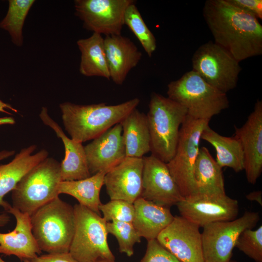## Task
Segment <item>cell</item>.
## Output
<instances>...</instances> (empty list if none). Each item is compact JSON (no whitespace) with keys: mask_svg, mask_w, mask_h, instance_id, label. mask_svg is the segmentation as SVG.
I'll return each mask as SVG.
<instances>
[{"mask_svg":"<svg viewBox=\"0 0 262 262\" xmlns=\"http://www.w3.org/2000/svg\"><path fill=\"white\" fill-rule=\"evenodd\" d=\"M203 16L214 42L239 62L262 54V26L255 16L228 0H207Z\"/></svg>","mask_w":262,"mask_h":262,"instance_id":"6da1fadb","label":"cell"},{"mask_svg":"<svg viewBox=\"0 0 262 262\" xmlns=\"http://www.w3.org/2000/svg\"><path fill=\"white\" fill-rule=\"evenodd\" d=\"M139 103L140 99L136 98L114 105L104 102L79 105L65 102L59 107L65 130L71 139L82 143L120 123Z\"/></svg>","mask_w":262,"mask_h":262,"instance_id":"7a4b0ae2","label":"cell"},{"mask_svg":"<svg viewBox=\"0 0 262 262\" xmlns=\"http://www.w3.org/2000/svg\"><path fill=\"white\" fill-rule=\"evenodd\" d=\"M30 218L33 234L41 251L69 252L75 229L73 206L58 196L38 208Z\"/></svg>","mask_w":262,"mask_h":262,"instance_id":"3957f363","label":"cell"},{"mask_svg":"<svg viewBox=\"0 0 262 262\" xmlns=\"http://www.w3.org/2000/svg\"><path fill=\"white\" fill-rule=\"evenodd\" d=\"M147 115L151 155L167 164L174 156L186 109L168 97L152 93Z\"/></svg>","mask_w":262,"mask_h":262,"instance_id":"277c9868","label":"cell"},{"mask_svg":"<svg viewBox=\"0 0 262 262\" xmlns=\"http://www.w3.org/2000/svg\"><path fill=\"white\" fill-rule=\"evenodd\" d=\"M167 94L185 107L188 115L196 119L210 120L229 107L226 93L209 84L193 70L171 82Z\"/></svg>","mask_w":262,"mask_h":262,"instance_id":"5b68a950","label":"cell"},{"mask_svg":"<svg viewBox=\"0 0 262 262\" xmlns=\"http://www.w3.org/2000/svg\"><path fill=\"white\" fill-rule=\"evenodd\" d=\"M61 163L47 157L30 170L12 191V207L31 215L59 196Z\"/></svg>","mask_w":262,"mask_h":262,"instance_id":"8992f818","label":"cell"},{"mask_svg":"<svg viewBox=\"0 0 262 262\" xmlns=\"http://www.w3.org/2000/svg\"><path fill=\"white\" fill-rule=\"evenodd\" d=\"M73 208L75 229L70 254L79 262L115 261L107 242L106 221L80 204Z\"/></svg>","mask_w":262,"mask_h":262,"instance_id":"52a82bcc","label":"cell"},{"mask_svg":"<svg viewBox=\"0 0 262 262\" xmlns=\"http://www.w3.org/2000/svg\"><path fill=\"white\" fill-rule=\"evenodd\" d=\"M209 122L195 119L187 115L180 130L175 153L166 164L184 198L197 193L194 166L200 148L201 134Z\"/></svg>","mask_w":262,"mask_h":262,"instance_id":"ba28073f","label":"cell"},{"mask_svg":"<svg viewBox=\"0 0 262 262\" xmlns=\"http://www.w3.org/2000/svg\"><path fill=\"white\" fill-rule=\"evenodd\" d=\"M192 62V70L217 89L227 93L236 87L242 69L239 62L214 42L201 45L194 52Z\"/></svg>","mask_w":262,"mask_h":262,"instance_id":"9c48e42d","label":"cell"},{"mask_svg":"<svg viewBox=\"0 0 262 262\" xmlns=\"http://www.w3.org/2000/svg\"><path fill=\"white\" fill-rule=\"evenodd\" d=\"M260 220L258 212H246L238 218L204 226L201 233L203 262H228L241 233L252 229Z\"/></svg>","mask_w":262,"mask_h":262,"instance_id":"30bf717a","label":"cell"},{"mask_svg":"<svg viewBox=\"0 0 262 262\" xmlns=\"http://www.w3.org/2000/svg\"><path fill=\"white\" fill-rule=\"evenodd\" d=\"M134 0H75V15L83 28L93 33L107 35H120L124 16Z\"/></svg>","mask_w":262,"mask_h":262,"instance_id":"8fae6325","label":"cell"},{"mask_svg":"<svg viewBox=\"0 0 262 262\" xmlns=\"http://www.w3.org/2000/svg\"><path fill=\"white\" fill-rule=\"evenodd\" d=\"M181 216L199 227L214 222L235 219L239 211L238 202L225 195H196L184 198L176 205Z\"/></svg>","mask_w":262,"mask_h":262,"instance_id":"7c38bea8","label":"cell"},{"mask_svg":"<svg viewBox=\"0 0 262 262\" xmlns=\"http://www.w3.org/2000/svg\"><path fill=\"white\" fill-rule=\"evenodd\" d=\"M199 228L181 216H175L156 240L182 262H203Z\"/></svg>","mask_w":262,"mask_h":262,"instance_id":"4fadbf2b","label":"cell"},{"mask_svg":"<svg viewBox=\"0 0 262 262\" xmlns=\"http://www.w3.org/2000/svg\"><path fill=\"white\" fill-rule=\"evenodd\" d=\"M142 190L140 197L169 208L184 199L166 163L151 155L142 157Z\"/></svg>","mask_w":262,"mask_h":262,"instance_id":"5bb4252c","label":"cell"},{"mask_svg":"<svg viewBox=\"0 0 262 262\" xmlns=\"http://www.w3.org/2000/svg\"><path fill=\"white\" fill-rule=\"evenodd\" d=\"M234 128V137L240 141L244 152L247 180L254 184L262 172V101L257 100L242 127Z\"/></svg>","mask_w":262,"mask_h":262,"instance_id":"9a60e30c","label":"cell"},{"mask_svg":"<svg viewBox=\"0 0 262 262\" xmlns=\"http://www.w3.org/2000/svg\"><path fill=\"white\" fill-rule=\"evenodd\" d=\"M84 147L91 175L109 171L126 157L120 123L94 139Z\"/></svg>","mask_w":262,"mask_h":262,"instance_id":"2e32d148","label":"cell"},{"mask_svg":"<svg viewBox=\"0 0 262 262\" xmlns=\"http://www.w3.org/2000/svg\"><path fill=\"white\" fill-rule=\"evenodd\" d=\"M143 170L142 158L126 157L108 171L104 185L110 199L133 203L142 193Z\"/></svg>","mask_w":262,"mask_h":262,"instance_id":"e0dca14e","label":"cell"},{"mask_svg":"<svg viewBox=\"0 0 262 262\" xmlns=\"http://www.w3.org/2000/svg\"><path fill=\"white\" fill-rule=\"evenodd\" d=\"M8 213L16 219L12 231L0 233V254L14 255L21 261L30 260L41 253L33 234L30 215L11 206Z\"/></svg>","mask_w":262,"mask_h":262,"instance_id":"ac0fdd59","label":"cell"},{"mask_svg":"<svg viewBox=\"0 0 262 262\" xmlns=\"http://www.w3.org/2000/svg\"><path fill=\"white\" fill-rule=\"evenodd\" d=\"M104 44L110 79L121 85L141 60L142 52L131 40L121 34L105 36Z\"/></svg>","mask_w":262,"mask_h":262,"instance_id":"d6986e66","label":"cell"},{"mask_svg":"<svg viewBox=\"0 0 262 262\" xmlns=\"http://www.w3.org/2000/svg\"><path fill=\"white\" fill-rule=\"evenodd\" d=\"M39 117L44 124L54 131L64 144L65 156L61 163L62 180H77L90 177L91 175L82 143L68 138L62 128L49 115L46 107L42 108Z\"/></svg>","mask_w":262,"mask_h":262,"instance_id":"ffe728a7","label":"cell"},{"mask_svg":"<svg viewBox=\"0 0 262 262\" xmlns=\"http://www.w3.org/2000/svg\"><path fill=\"white\" fill-rule=\"evenodd\" d=\"M36 148L35 145L24 148L11 162L0 165V206L7 212L12 206L3 199L4 196L14 190L30 170L48 157V152L44 149L32 154Z\"/></svg>","mask_w":262,"mask_h":262,"instance_id":"44dd1931","label":"cell"},{"mask_svg":"<svg viewBox=\"0 0 262 262\" xmlns=\"http://www.w3.org/2000/svg\"><path fill=\"white\" fill-rule=\"evenodd\" d=\"M133 204L134 214L132 224L140 236L147 241L156 239L174 219L169 208L158 205L141 197Z\"/></svg>","mask_w":262,"mask_h":262,"instance_id":"7402d4cb","label":"cell"},{"mask_svg":"<svg viewBox=\"0 0 262 262\" xmlns=\"http://www.w3.org/2000/svg\"><path fill=\"white\" fill-rule=\"evenodd\" d=\"M120 124L126 157L142 158L150 151V134L147 115L135 108Z\"/></svg>","mask_w":262,"mask_h":262,"instance_id":"603a6c76","label":"cell"},{"mask_svg":"<svg viewBox=\"0 0 262 262\" xmlns=\"http://www.w3.org/2000/svg\"><path fill=\"white\" fill-rule=\"evenodd\" d=\"M222 168L207 147H203L199 148L194 166V177L197 188L196 195L219 196L226 194Z\"/></svg>","mask_w":262,"mask_h":262,"instance_id":"cb8c5ba5","label":"cell"},{"mask_svg":"<svg viewBox=\"0 0 262 262\" xmlns=\"http://www.w3.org/2000/svg\"><path fill=\"white\" fill-rule=\"evenodd\" d=\"M81 52L80 73L86 77H100L110 79V73L101 34L93 33L89 37L77 41Z\"/></svg>","mask_w":262,"mask_h":262,"instance_id":"d4e9b609","label":"cell"},{"mask_svg":"<svg viewBox=\"0 0 262 262\" xmlns=\"http://www.w3.org/2000/svg\"><path fill=\"white\" fill-rule=\"evenodd\" d=\"M201 139L207 141L214 148L215 161L221 168L228 167L236 173L244 170V152L241 144L237 138L222 136L208 125L203 130Z\"/></svg>","mask_w":262,"mask_h":262,"instance_id":"484cf974","label":"cell"},{"mask_svg":"<svg viewBox=\"0 0 262 262\" xmlns=\"http://www.w3.org/2000/svg\"><path fill=\"white\" fill-rule=\"evenodd\" d=\"M106 173L99 172L80 180L62 181L59 185V193L74 197L79 201V204L100 215L99 210V206L101 203L100 192L104 185V179Z\"/></svg>","mask_w":262,"mask_h":262,"instance_id":"4316f807","label":"cell"},{"mask_svg":"<svg viewBox=\"0 0 262 262\" xmlns=\"http://www.w3.org/2000/svg\"><path fill=\"white\" fill-rule=\"evenodd\" d=\"M34 0H9L7 12L0 21V28L9 34L12 42L18 47L23 44V28Z\"/></svg>","mask_w":262,"mask_h":262,"instance_id":"83f0119b","label":"cell"},{"mask_svg":"<svg viewBox=\"0 0 262 262\" xmlns=\"http://www.w3.org/2000/svg\"><path fill=\"white\" fill-rule=\"evenodd\" d=\"M135 3L131 4L127 8L124 16V25L133 33L146 53L150 57L156 50V40L145 23Z\"/></svg>","mask_w":262,"mask_h":262,"instance_id":"f1b7e54d","label":"cell"},{"mask_svg":"<svg viewBox=\"0 0 262 262\" xmlns=\"http://www.w3.org/2000/svg\"><path fill=\"white\" fill-rule=\"evenodd\" d=\"M108 233L116 238L121 253L128 257L132 256L133 246L136 243L141 242V236L131 223L119 221H113L107 223Z\"/></svg>","mask_w":262,"mask_h":262,"instance_id":"f546056e","label":"cell"},{"mask_svg":"<svg viewBox=\"0 0 262 262\" xmlns=\"http://www.w3.org/2000/svg\"><path fill=\"white\" fill-rule=\"evenodd\" d=\"M235 247L255 262H262V226L246 229L240 235Z\"/></svg>","mask_w":262,"mask_h":262,"instance_id":"4dcf8cb0","label":"cell"},{"mask_svg":"<svg viewBox=\"0 0 262 262\" xmlns=\"http://www.w3.org/2000/svg\"><path fill=\"white\" fill-rule=\"evenodd\" d=\"M99 210L107 222L119 221L132 223L133 219V204L124 200H111L107 203H101Z\"/></svg>","mask_w":262,"mask_h":262,"instance_id":"1f68e13d","label":"cell"},{"mask_svg":"<svg viewBox=\"0 0 262 262\" xmlns=\"http://www.w3.org/2000/svg\"><path fill=\"white\" fill-rule=\"evenodd\" d=\"M140 262H182L156 239L147 241L146 253Z\"/></svg>","mask_w":262,"mask_h":262,"instance_id":"d6a6232c","label":"cell"},{"mask_svg":"<svg viewBox=\"0 0 262 262\" xmlns=\"http://www.w3.org/2000/svg\"><path fill=\"white\" fill-rule=\"evenodd\" d=\"M233 5L262 19V0H228Z\"/></svg>","mask_w":262,"mask_h":262,"instance_id":"836d02e7","label":"cell"},{"mask_svg":"<svg viewBox=\"0 0 262 262\" xmlns=\"http://www.w3.org/2000/svg\"><path fill=\"white\" fill-rule=\"evenodd\" d=\"M29 262H79L69 252L48 253L29 260Z\"/></svg>","mask_w":262,"mask_h":262,"instance_id":"e575fe53","label":"cell"},{"mask_svg":"<svg viewBox=\"0 0 262 262\" xmlns=\"http://www.w3.org/2000/svg\"><path fill=\"white\" fill-rule=\"evenodd\" d=\"M246 198L250 201H255L262 205V193L261 191H255L248 194Z\"/></svg>","mask_w":262,"mask_h":262,"instance_id":"d590c367","label":"cell"},{"mask_svg":"<svg viewBox=\"0 0 262 262\" xmlns=\"http://www.w3.org/2000/svg\"><path fill=\"white\" fill-rule=\"evenodd\" d=\"M6 109H9L15 113H17L18 111L16 109H15L12 106L8 103L3 102L0 99V112L4 113L9 115H11V113L6 111Z\"/></svg>","mask_w":262,"mask_h":262,"instance_id":"8d00e7d4","label":"cell"},{"mask_svg":"<svg viewBox=\"0 0 262 262\" xmlns=\"http://www.w3.org/2000/svg\"><path fill=\"white\" fill-rule=\"evenodd\" d=\"M10 220L9 215L6 213L0 214V227L6 225Z\"/></svg>","mask_w":262,"mask_h":262,"instance_id":"74e56055","label":"cell"},{"mask_svg":"<svg viewBox=\"0 0 262 262\" xmlns=\"http://www.w3.org/2000/svg\"><path fill=\"white\" fill-rule=\"evenodd\" d=\"M15 123V120L12 117H0V125L5 124L13 125Z\"/></svg>","mask_w":262,"mask_h":262,"instance_id":"f35d334b","label":"cell"},{"mask_svg":"<svg viewBox=\"0 0 262 262\" xmlns=\"http://www.w3.org/2000/svg\"><path fill=\"white\" fill-rule=\"evenodd\" d=\"M15 154L14 150H4L0 151V161L6 159Z\"/></svg>","mask_w":262,"mask_h":262,"instance_id":"ab89813d","label":"cell"},{"mask_svg":"<svg viewBox=\"0 0 262 262\" xmlns=\"http://www.w3.org/2000/svg\"><path fill=\"white\" fill-rule=\"evenodd\" d=\"M0 262H6L4 261L1 257H0ZM21 262H29V260H24L21 261Z\"/></svg>","mask_w":262,"mask_h":262,"instance_id":"60d3db41","label":"cell"},{"mask_svg":"<svg viewBox=\"0 0 262 262\" xmlns=\"http://www.w3.org/2000/svg\"><path fill=\"white\" fill-rule=\"evenodd\" d=\"M95 262H115V261H99Z\"/></svg>","mask_w":262,"mask_h":262,"instance_id":"b9f144b4","label":"cell"},{"mask_svg":"<svg viewBox=\"0 0 262 262\" xmlns=\"http://www.w3.org/2000/svg\"><path fill=\"white\" fill-rule=\"evenodd\" d=\"M236 262L235 261H234V260H230L229 262Z\"/></svg>","mask_w":262,"mask_h":262,"instance_id":"7bdbcfd3","label":"cell"}]
</instances>
